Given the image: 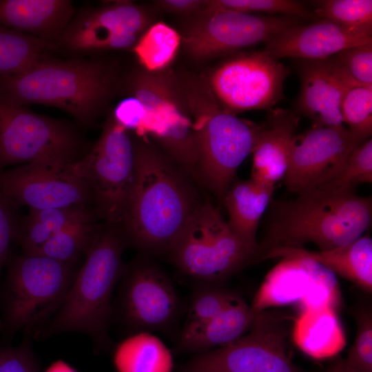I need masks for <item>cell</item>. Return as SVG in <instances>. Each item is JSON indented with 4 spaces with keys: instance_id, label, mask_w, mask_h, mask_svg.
<instances>
[{
    "instance_id": "1",
    "label": "cell",
    "mask_w": 372,
    "mask_h": 372,
    "mask_svg": "<svg viewBox=\"0 0 372 372\" xmlns=\"http://www.w3.org/2000/svg\"><path fill=\"white\" fill-rule=\"evenodd\" d=\"M134 142L135 176L122 228L142 251L169 250L204 200L194 178L148 139Z\"/></svg>"
},
{
    "instance_id": "2",
    "label": "cell",
    "mask_w": 372,
    "mask_h": 372,
    "mask_svg": "<svg viewBox=\"0 0 372 372\" xmlns=\"http://www.w3.org/2000/svg\"><path fill=\"white\" fill-rule=\"evenodd\" d=\"M371 218V198L354 191L316 189L276 202L256 262L273 249L304 248L312 242L326 251L348 245L363 236Z\"/></svg>"
},
{
    "instance_id": "3",
    "label": "cell",
    "mask_w": 372,
    "mask_h": 372,
    "mask_svg": "<svg viewBox=\"0 0 372 372\" xmlns=\"http://www.w3.org/2000/svg\"><path fill=\"white\" fill-rule=\"evenodd\" d=\"M127 244L121 226L106 224L101 227L64 302L38 329L37 337L79 333L90 336L97 349L110 345L111 298L125 269L122 255Z\"/></svg>"
},
{
    "instance_id": "4",
    "label": "cell",
    "mask_w": 372,
    "mask_h": 372,
    "mask_svg": "<svg viewBox=\"0 0 372 372\" xmlns=\"http://www.w3.org/2000/svg\"><path fill=\"white\" fill-rule=\"evenodd\" d=\"M192 112L197 150V179L223 201L236 172L252 154L262 125L226 112L207 84H183Z\"/></svg>"
},
{
    "instance_id": "5",
    "label": "cell",
    "mask_w": 372,
    "mask_h": 372,
    "mask_svg": "<svg viewBox=\"0 0 372 372\" xmlns=\"http://www.w3.org/2000/svg\"><path fill=\"white\" fill-rule=\"evenodd\" d=\"M112 83V74L101 63L41 59L21 74L0 76V95L21 105L54 106L86 121L102 105Z\"/></svg>"
},
{
    "instance_id": "6",
    "label": "cell",
    "mask_w": 372,
    "mask_h": 372,
    "mask_svg": "<svg viewBox=\"0 0 372 372\" xmlns=\"http://www.w3.org/2000/svg\"><path fill=\"white\" fill-rule=\"evenodd\" d=\"M1 291L2 327L8 335L27 334L59 309L77 273L73 265L39 254L10 258Z\"/></svg>"
},
{
    "instance_id": "7",
    "label": "cell",
    "mask_w": 372,
    "mask_h": 372,
    "mask_svg": "<svg viewBox=\"0 0 372 372\" xmlns=\"http://www.w3.org/2000/svg\"><path fill=\"white\" fill-rule=\"evenodd\" d=\"M258 249L237 237L219 208L205 200L189 218L169 253L183 274L214 283L256 262Z\"/></svg>"
},
{
    "instance_id": "8",
    "label": "cell",
    "mask_w": 372,
    "mask_h": 372,
    "mask_svg": "<svg viewBox=\"0 0 372 372\" xmlns=\"http://www.w3.org/2000/svg\"><path fill=\"white\" fill-rule=\"evenodd\" d=\"M130 91L141 103L143 123L138 136H151L165 154L197 179V150L194 121L183 85L169 74H136Z\"/></svg>"
},
{
    "instance_id": "9",
    "label": "cell",
    "mask_w": 372,
    "mask_h": 372,
    "mask_svg": "<svg viewBox=\"0 0 372 372\" xmlns=\"http://www.w3.org/2000/svg\"><path fill=\"white\" fill-rule=\"evenodd\" d=\"M72 168L87 183L96 215L122 226L135 176L134 142L128 131L110 117L90 152Z\"/></svg>"
},
{
    "instance_id": "10",
    "label": "cell",
    "mask_w": 372,
    "mask_h": 372,
    "mask_svg": "<svg viewBox=\"0 0 372 372\" xmlns=\"http://www.w3.org/2000/svg\"><path fill=\"white\" fill-rule=\"evenodd\" d=\"M290 317L258 312L248 333L223 347L200 353L180 372H299L287 353Z\"/></svg>"
},
{
    "instance_id": "11",
    "label": "cell",
    "mask_w": 372,
    "mask_h": 372,
    "mask_svg": "<svg viewBox=\"0 0 372 372\" xmlns=\"http://www.w3.org/2000/svg\"><path fill=\"white\" fill-rule=\"evenodd\" d=\"M289 69L265 50L235 55L209 74L208 86L227 112L270 111L282 98Z\"/></svg>"
},
{
    "instance_id": "12",
    "label": "cell",
    "mask_w": 372,
    "mask_h": 372,
    "mask_svg": "<svg viewBox=\"0 0 372 372\" xmlns=\"http://www.w3.org/2000/svg\"><path fill=\"white\" fill-rule=\"evenodd\" d=\"M75 158L56 156L0 170V192L14 205L30 209L87 207V183L72 170Z\"/></svg>"
},
{
    "instance_id": "13",
    "label": "cell",
    "mask_w": 372,
    "mask_h": 372,
    "mask_svg": "<svg viewBox=\"0 0 372 372\" xmlns=\"http://www.w3.org/2000/svg\"><path fill=\"white\" fill-rule=\"evenodd\" d=\"M181 37L187 52L208 59L267 43L299 23L288 16L264 15L228 10H204Z\"/></svg>"
},
{
    "instance_id": "14",
    "label": "cell",
    "mask_w": 372,
    "mask_h": 372,
    "mask_svg": "<svg viewBox=\"0 0 372 372\" xmlns=\"http://www.w3.org/2000/svg\"><path fill=\"white\" fill-rule=\"evenodd\" d=\"M79 140L68 125L0 95V170L56 156L74 158Z\"/></svg>"
},
{
    "instance_id": "15",
    "label": "cell",
    "mask_w": 372,
    "mask_h": 372,
    "mask_svg": "<svg viewBox=\"0 0 372 372\" xmlns=\"http://www.w3.org/2000/svg\"><path fill=\"white\" fill-rule=\"evenodd\" d=\"M362 143L344 125L311 127L296 134L284 177L287 189L298 194L325 185L339 174L351 152Z\"/></svg>"
},
{
    "instance_id": "16",
    "label": "cell",
    "mask_w": 372,
    "mask_h": 372,
    "mask_svg": "<svg viewBox=\"0 0 372 372\" xmlns=\"http://www.w3.org/2000/svg\"><path fill=\"white\" fill-rule=\"evenodd\" d=\"M338 285L335 275L317 262L285 256L266 276L251 306L256 312L292 303H299L302 309L336 307Z\"/></svg>"
},
{
    "instance_id": "17",
    "label": "cell",
    "mask_w": 372,
    "mask_h": 372,
    "mask_svg": "<svg viewBox=\"0 0 372 372\" xmlns=\"http://www.w3.org/2000/svg\"><path fill=\"white\" fill-rule=\"evenodd\" d=\"M119 304L122 316L132 328L161 330L175 319L178 299L164 271L147 258H139L122 275Z\"/></svg>"
},
{
    "instance_id": "18",
    "label": "cell",
    "mask_w": 372,
    "mask_h": 372,
    "mask_svg": "<svg viewBox=\"0 0 372 372\" xmlns=\"http://www.w3.org/2000/svg\"><path fill=\"white\" fill-rule=\"evenodd\" d=\"M149 21L145 8L120 1L81 14L68 25L61 40L77 50L125 49L134 45Z\"/></svg>"
},
{
    "instance_id": "19",
    "label": "cell",
    "mask_w": 372,
    "mask_h": 372,
    "mask_svg": "<svg viewBox=\"0 0 372 372\" xmlns=\"http://www.w3.org/2000/svg\"><path fill=\"white\" fill-rule=\"evenodd\" d=\"M298 71L300 92L298 112L308 117L312 127L341 126L340 105L346 91L360 83L353 79L333 57L300 60Z\"/></svg>"
},
{
    "instance_id": "20",
    "label": "cell",
    "mask_w": 372,
    "mask_h": 372,
    "mask_svg": "<svg viewBox=\"0 0 372 372\" xmlns=\"http://www.w3.org/2000/svg\"><path fill=\"white\" fill-rule=\"evenodd\" d=\"M372 43V34L350 30L331 21L320 19L313 23L295 24L265 43L273 57L300 60H322L340 52Z\"/></svg>"
},
{
    "instance_id": "21",
    "label": "cell",
    "mask_w": 372,
    "mask_h": 372,
    "mask_svg": "<svg viewBox=\"0 0 372 372\" xmlns=\"http://www.w3.org/2000/svg\"><path fill=\"white\" fill-rule=\"evenodd\" d=\"M299 121L298 113L290 110L273 108L269 111L252 152L251 179L275 187L285 177Z\"/></svg>"
},
{
    "instance_id": "22",
    "label": "cell",
    "mask_w": 372,
    "mask_h": 372,
    "mask_svg": "<svg viewBox=\"0 0 372 372\" xmlns=\"http://www.w3.org/2000/svg\"><path fill=\"white\" fill-rule=\"evenodd\" d=\"M73 10L65 0H0V25L52 42L61 39Z\"/></svg>"
},
{
    "instance_id": "23",
    "label": "cell",
    "mask_w": 372,
    "mask_h": 372,
    "mask_svg": "<svg viewBox=\"0 0 372 372\" xmlns=\"http://www.w3.org/2000/svg\"><path fill=\"white\" fill-rule=\"evenodd\" d=\"M300 256L322 265L368 292L372 291V240L362 236L355 241L326 251H311L305 248H283L268 252L263 260Z\"/></svg>"
},
{
    "instance_id": "24",
    "label": "cell",
    "mask_w": 372,
    "mask_h": 372,
    "mask_svg": "<svg viewBox=\"0 0 372 372\" xmlns=\"http://www.w3.org/2000/svg\"><path fill=\"white\" fill-rule=\"evenodd\" d=\"M258 312L240 297L213 319L198 326L184 327L177 348L203 353L238 340L251 328Z\"/></svg>"
},
{
    "instance_id": "25",
    "label": "cell",
    "mask_w": 372,
    "mask_h": 372,
    "mask_svg": "<svg viewBox=\"0 0 372 372\" xmlns=\"http://www.w3.org/2000/svg\"><path fill=\"white\" fill-rule=\"evenodd\" d=\"M293 339L298 347L316 359L332 357L345 346V338L335 307L325 305L302 309L294 320Z\"/></svg>"
},
{
    "instance_id": "26",
    "label": "cell",
    "mask_w": 372,
    "mask_h": 372,
    "mask_svg": "<svg viewBox=\"0 0 372 372\" xmlns=\"http://www.w3.org/2000/svg\"><path fill=\"white\" fill-rule=\"evenodd\" d=\"M275 187L252 179L232 183L223 202L231 231L247 245L258 247L256 231L259 221L270 203Z\"/></svg>"
},
{
    "instance_id": "27",
    "label": "cell",
    "mask_w": 372,
    "mask_h": 372,
    "mask_svg": "<svg viewBox=\"0 0 372 372\" xmlns=\"http://www.w3.org/2000/svg\"><path fill=\"white\" fill-rule=\"evenodd\" d=\"M113 359L118 372H172L173 369L169 349L147 331H140L120 342Z\"/></svg>"
},
{
    "instance_id": "28",
    "label": "cell",
    "mask_w": 372,
    "mask_h": 372,
    "mask_svg": "<svg viewBox=\"0 0 372 372\" xmlns=\"http://www.w3.org/2000/svg\"><path fill=\"white\" fill-rule=\"evenodd\" d=\"M95 216L90 210L56 233L34 254L74 265L87 254L101 229Z\"/></svg>"
},
{
    "instance_id": "29",
    "label": "cell",
    "mask_w": 372,
    "mask_h": 372,
    "mask_svg": "<svg viewBox=\"0 0 372 372\" xmlns=\"http://www.w3.org/2000/svg\"><path fill=\"white\" fill-rule=\"evenodd\" d=\"M90 210L87 207L30 209L16 238L22 254H34L53 236Z\"/></svg>"
},
{
    "instance_id": "30",
    "label": "cell",
    "mask_w": 372,
    "mask_h": 372,
    "mask_svg": "<svg viewBox=\"0 0 372 372\" xmlns=\"http://www.w3.org/2000/svg\"><path fill=\"white\" fill-rule=\"evenodd\" d=\"M53 47V42L0 25V76L28 70Z\"/></svg>"
},
{
    "instance_id": "31",
    "label": "cell",
    "mask_w": 372,
    "mask_h": 372,
    "mask_svg": "<svg viewBox=\"0 0 372 372\" xmlns=\"http://www.w3.org/2000/svg\"><path fill=\"white\" fill-rule=\"evenodd\" d=\"M181 36L164 22H157L140 36L133 52L141 65L149 72H159L174 59Z\"/></svg>"
},
{
    "instance_id": "32",
    "label": "cell",
    "mask_w": 372,
    "mask_h": 372,
    "mask_svg": "<svg viewBox=\"0 0 372 372\" xmlns=\"http://www.w3.org/2000/svg\"><path fill=\"white\" fill-rule=\"evenodd\" d=\"M316 19L331 21L350 30L372 34L371 0H324L316 3Z\"/></svg>"
},
{
    "instance_id": "33",
    "label": "cell",
    "mask_w": 372,
    "mask_h": 372,
    "mask_svg": "<svg viewBox=\"0 0 372 372\" xmlns=\"http://www.w3.org/2000/svg\"><path fill=\"white\" fill-rule=\"evenodd\" d=\"M342 123L363 142L372 132V85L357 83L345 92L340 105Z\"/></svg>"
},
{
    "instance_id": "34",
    "label": "cell",
    "mask_w": 372,
    "mask_h": 372,
    "mask_svg": "<svg viewBox=\"0 0 372 372\" xmlns=\"http://www.w3.org/2000/svg\"><path fill=\"white\" fill-rule=\"evenodd\" d=\"M371 182L372 140L370 138L351 152L339 174L319 189L354 191V187L358 184Z\"/></svg>"
},
{
    "instance_id": "35",
    "label": "cell",
    "mask_w": 372,
    "mask_h": 372,
    "mask_svg": "<svg viewBox=\"0 0 372 372\" xmlns=\"http://www.w3.org/2000/svg\"><path fill=\"white\" fill-rule=\"evenodd\" d=\"M204 10H228L241 12L279 14L297 19H316L302 3L293 0H214Z\"/></svg>"
},
{
    "instance_id": "36",
    "label": "cell",
    "mask_w": 372,
    "mask_h": 372,
    "mask_svg": "<svg viewBox=\"0 0 372 372\" xmlns=\"http://www.w3.org/2000/svg\"><path fill=\"white\" fill-rule=\"evenodd\" d=\"M238 296L229 291L214 287L198 291L194 296L185 327L203 324L213 319Z\"/></svg>"
},
{
    "instance_id": "37",
    "label": "cell",
    "mask_w": 372,
    "mask_h": 372,
    "mask_svg": "<svg viewBox=\"0 0 372 372\" xmlns=\"http://www.w3.org/2000/svg\"><path fill=\"white\" fill-rule=\"evenodd\" d=\"M356 335L353 344L343 359L354 372H372V314L369 309H362L355 314Z\"/></svg>"
},
{
    "instance_id": "38",
    "label": "cell",
    "mask_w": 372,
    "mask_h": 372,
    "mask_svg": "<svg viewBox=\"0 0 372 372\" xmlns=\"http://www.w3.org/2000/svg\"><path fill=\"white\" fill-rule=\"evenodd\" d=\"M333 56L356 81L372 85V43L344 50Z\"/></svg>"
},
{
    "instance_id": "39",
    "label": "cell",
    "mask_w": 372,
    "mask_h": 372,
    "mask_svg": "<svg viewBox=\"0 0 372 372\" xmlns=\"http://www.w3.org/2000/svg\"><path fill=\"white\" fill-rule=\"evenodd\" d=\"M30 337L17 347L0 346V372H39Z\"/></svg>"
},
{
    "instance_id": "40",
    "label": "cell",
    "mask_w": 372,
    "mask_h": 372,
    "mask_svg": "<svg viewBox=\"0 0 372 372\" xmlns=\"http://www.w3.org/2000/svg\"><path fill=\"white\" fill-rule=\"evenodd\" d=\"M14 205L0 192V272L10 258V247L16 239L18 225Z\"/></svg>"
},
{
    "instance_id": "41",
    "label": "cell",
    "mask_w": 372,
    "mask_h": 372,
    "mask_svg": "<svg viewBox=\"0 0 372 372\" xmlns=\"http://www.w3.org/2000/svg\"><path fill=\"white\" fill-rule=\"evenodd\" d=\"M159 8L169 12L190 14L200 13L205 8L207 1L202 0H160L156 1Z\"/></svg>"
},
{
    "instance_id": "42",
    "label": "cell",
    "mask_w": 372,
    "mask_h": 372,
    "mask_svg": "<svg viewBox=\"0 0 372 372\" xmlns=\"http://www.w3.org/2000/svg\"><path fill=\"white\" fill-rule=\"evenodd\" d=\"M45 372H77L65 362L59 360L50 364Z\"/></svg>"
},
{
    "instance_id": "43",
    "label": "cell",
    "mask_w": 372,
    "mask_h": 372,
    "mask_svg": "<svg viewBox=\"0 0 372 372\" xmlns=\"http://www.w3.org/2000/svg\"><path fill=\"white\" fill-rule=\"evenodd\" d=\"M325 372H354L344 362L343 359L335 361Z\"/></svg>"
}]
</instances>
